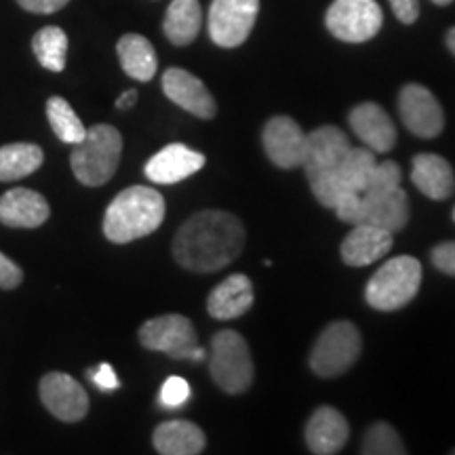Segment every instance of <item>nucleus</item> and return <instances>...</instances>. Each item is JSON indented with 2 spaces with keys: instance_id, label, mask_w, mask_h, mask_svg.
Segmentation results:
<instances>
[{
  "instance_id": "nucleus-44",
  "label": "nucleus",
  "mask_w": 455,
  "mask_h": 455,
  "mask_svg": "<svg viewBox=\"0 0 455 455\" xmlns=\"http://www.w3.org/2000/svg\"><path fill=\"white\" fill-rule=\"evenodd\" d=\"M453 453H455V451H453Z\"/></svg>"
},
{
  "instance_id": "nucleus-2",
  "label": "nucleus",
  "mask_w": 455,
  "mask_h": 455,
  "mask_svg": "<svg viewBox=\"0 0 455 455\" xmlns=\"http://www.w3.org/2000/svg\"><path fill=\"white\" fill-rule=\"evenodd\" d=\"M164 220V198L155 188L131 186L123 190L104 215L108 241L127 244L158 230Z\"/></svg>"
},
{
  "instance_id": "nucleus-24",
  "label": "nucleus",
  "mask_w": 455,
  "mask_h": 455,
  "mask_svg": "<svg viewBox=\"0 0 455 455\" xmlns=\"http://www.w3.org/2000/svg\"><path fill=\"white\" fill-rule=\"evenodd\" d=\"M116 53L127 76L140 83H148L155 78L158 68L156 51L146 36H141V34H124L116 44Z\"/></svg>"
},
{
  "instance_id": "nucleus-29",
  "label": "nucleus",
  "mask_w": 455,
  "mask_h": 455,
  "mask_svg": "<svg viewBox=\"0 0 455 455\" xmlns=\"http://www.w3.org/2000/svg\"><path fill=\"white\" fill-rule=\"evenodd\" d=\"M375 163H378L375 161V152L369 150L367 146L350 148L348 155L339 163L338 173L341 181L348 186V190L363 192L367 188L369 175H371Z\"/></svg>"
},
{
  "instance_id": "nucleus-9",
  "label": "nucleus",
  "mask_w": 455,
  "mask_h": 455,
  "mask_svg": "<svg viewBox=\"0 0 455 455\" xmlns=\"http://www.w3.org/2000/svg\"><path fill=\"white\" fill-rule=\"evenodd\" d=\"M259 13V0H213L209 36L218 47L235 49L247 41Z\"/></svg>"
},
{
  "instance_id": "nucleus-20",
  "label": "nucleus",
  "mask_w": 455,
  "mask_h": 455,
  "mask_svg": "<svg viewBox=\"0 0 455 455\" xmlns=\"http://www.w3.org/2000/svg\"><path fill=\"white\" fill-rule=\"evenodd\" d=\"M49 213L47 198L28 188H13L0 196V224L9 228H38Z\"/></svg>"
},
{
  "instance_id": "nucleus-3",
  "label": "nucleus",
  "mask_w": 455,
  "mask_h": 455,
  "mask_svg": "<svg viewBox=\"0 0 455 455\" xmlns=\"http://www.w3.org/2000/svg\"><path fill=\"white\" fill-rule=\"evenodd\" d=\"M123 155V138L112 124H93L87 135L74 144L70 164L76 180L84 186L108 184L116 173Z\"/></svg>"
},
{
  "instance_id": "nucleus-6",
  "label": "nucleus",
  "mask_w": 455,
  "mask_h": 455,
  "mask_svg": "<svg viewBox=\"0 0 455 455\" xmlns=\"http://www.w3.org/2000/svg\"><path fill=\"white\" fill-rule=\"evenodd\" d=\"M361 331L350 321H335L323 329L310 355V367L318 378H338L361 356Z\"/></svg>"
},
{
  "instance_id": "nucleus-26",
  "label": "nucleus",
  "mask_w": 455,
  "mask_h": 455,
  "mask_svg": "<svg viewBox=\"0 0 455 455\" xmlns=\"http://www.w3.org/2000/svg\"><path fill=\"white\" fill-rule=\"evenodd\" d=\"M43 150L36 144H7L0 148V181H15L28 178L34 171L41 169Z\"/></svg>"
},
{
  "instance_id": "nucleus-41",
  "label": "nucleus",
  "mask_w": 455,
  "mask_h": 455,
  "mask_svg": "<svg viewBox=\"0 0 455 455\" xmlns=\"http://www.w3.org/2000/svg\"><path fill=\"white\" fill-rule=\"evenodd\" d=\"M447 47L455 55V28H451V30L447 32Z\"/></svg>"
},
{
  "instance_id": "nucleus-19",
  "label": "nucleus",
  "mask_w": 455,
  "mask_h": 455,
  "mask_svg": "<svg viewBox=\"0 0 455 455\" xmlns=\"http://www.w3.org/2000/svg\"><path fill=\"white\" fill-rule=\"evenodd\" d=\"M350 426L335 407H318L306 426V443L316 455H333L344 449Z\"/></svg>"
},
{
  "instance_id": "nucleus-14",
  "label": "nucleus",
  "mask_w": 455,
  "mask_h": 455,
  "mask_svg": "<svg viewBox=\"0 0 455 455\" xmlns=\"http://www.w3.org/2000/svg\"><path fill=\"white\" fill-rule=\"evenodd\" d=\"M163 91L175 106L195 114L203 121H212L218 112V104H215L213 95L209 93L201 78H196L188 70H181V68H169L163 74Z\"/></svg>"
},
{
  "instance_id": "nucleus-8",
  "label": "nucleus",
  "mask_w": 455,
  "mask_h": 455,
  "mask_svg": "<svg viewBox=\"0 0 455 455\" xmlns=\"http://www.w3.org/2000/svg\"><path fill=\"white\" fill-rule=\"evenodd\" d=\"M140 341L144 348L164 352L175 361H192L198 348L196 329L190 318L181 315H163L146 321L140 327Z\"/></svg>"
},
{
  "instance_id": "nucleus-10",
  "label": "nucleus",
  "mask_w": 455,
  "mask_h": 455,
  "mask_svg": "<svg viewBox=\"0 0 455 455\" xmlns=\"http://www.w3.org/2000/svg\"><path fill=\"white\" fill-rule=\"evenodd\" d=\"M398 112H401L403 124L418 138L432 140L445 127V112H443L439 100L422 84L411 83L401 89Z\"/></svg>"
},
{
  "instance_id": "nucleus-7",
  "label": "nucleus",
  "mask_w": 455,
  "mask_h": 455,
  "mask_svg": "<svg viewBox=\"0 0 455 455\" xmlns=\"http://www.w3.org/2000/svg\"><path fill=\"white\" fill-rule=\"evenodd\" d=\"M325 24L338 41L367 43L382 30L384 13L375 0H333Z\"/></svg>"
},
{
  "instance_id": "nucleus-5",
  "label": "nucleus",
  "mask_w": 455,
  "mask_h": 455,
  "mask_svg": "<svg viewBox=\"0 0 455 455\" xmlns=\"http://www.w3.org/2000/svg\"><path fill=\"white\" fill-rule=\"evenodd\" d=\"M209 371L226 395H243L253 384V358L241 333L224 329L215 333L209 350Z\"/></svg>"
},
{
  "instance_id": "nucleus-12",
  "label": "nucleus",
  "mask_w": 455,
  "mask_h": 455,
  "mask_svg": "<svg viewBox=\"0 0 455 455\" xmlns=\"http://www.w3.org/2000/svg\"><path fill=\"white\" fill-rule=\"evenodd\" d=\"M266 155L276 167H301L306 152V133L291 116H275L266 123L261 133Z\"/></svg>"
},
{
  "instance_id": "nucleus-32",
  "label": "nucleus",
  "mask_w": 455,
  "mask_h": 455,
  "mask_svg": "<svg viewBox=\"0 0 455 455\" xmlns=\"http://www.w3.org/2000/svg\"><path fill=\"white\" fill-rule=\"evenodd\" d=\"M401 180H403V171L395 161L375 163L371 175H369L367 188L363 192L390 190V188L401 186Z\"/></svg>"
},
{
  "instance_id": "nucleus-1",
  "label": "nucleus",
  "mask_w": 455,
  "mask_h": 455,
  "mask_svg": "<svg viewBox=\"0 0 455 455\" xmlns=\"http://www.w3.org/2000/svg\"><path fill=\"white\" fill-rule=\"evenodd\" d=\"M244 249V226L236 215L209 209L186 220L173 238V258L181 268L209 275L230 266Z\"/></svg>"
},
{
  "instance_id": "nucleus-34",
  "label": "nucleus",
  "mask_w": 455,
  "mask_h": 455,
  "mask_svg": "<svg viewBox=\"0 0 455 455\" xmlns=\"http://www.w3.org/2000/svg\"><path fill=\"white\" fill-rule=\"evenodd\" d=\"M335 215L346 224H363V195L361 192H350L348 196H344L335 207Z\"/></svg>"
},
{
  "instance_id": "nucleus-15",
  "label": "nucleus",
  "mask_w": 455,
  "mask_h": 455,
  "mask_svg": "<svg viewBox=\"0 0 455 455\" xmlns=\"http://www.w3.org/2000/svg\"><path fill=\"white\" fill-rule=\"evenodd\" d=\"M350 127L356 138L375 155H386L396 146V127L382 106L375 101H365L352 108Z\"/></svg>"
},
{
  "instance_id": "nucleus-35",
  "label": "nucleus",
  "mask_w": 455,
  "mask_h": 455,
  "mask_svg": "<svg viewBox=\"0 0 455 455\" xmlns=\"http://www.w3.org/2000/svg\"><path fill=\"white\" fill-rule=\"evenodd\" d=\"M87 375H89L91 382H93L100 390H104V392H114V390L121 388V382H118L116 373H114L110 363H100L98 367L89 369Z\"/></svg>"
},
{
  "instance_id": "nucleus-11",
  "label": "nucleus",
  "mask_w": 455,
  "mask_h": 455,
  "mask_svg": "<svg viewBox=\"0 0 455 455\" xmlns=\"http://www.w3.org/2000/svg\"><path fill=\"white\" fill-rule=\"evenodd\" d=\"M38 392H41V401L47 407V411L55 415L57 419H61V422H81L89 411L87 392L68 373H47L41 379Z\"/></svg>"
},
{
  "instance_id": "nucleus-30",
  "label": "nucleus",
  "mask_w": 455,
  "mask_h": 455,
  "mask_svg": "<svg viewBox=\"0 0 455 455\" xmlns=\"http://www.w3.org/2000/svg\"><path fill=\"white\" fill-rule=\"evenodd\" d=\"M363 453L365 455H405L407 449L403 445L398 432L390 424L378 422L367 430L363 441Z\"/></svg>"
},
{
  "instance_id": "nucleus-13",
  "label": "nucleus",
  "mask_w": 455,
  "mask_h": 455,
  "mask_svg": "<svg viewBox=\"0 0 455 455\" xmlns=\"http://www.w3.org/2000/svg\"><path fill=\"white\" fill-rule=\"evenodd\" d=\"M350 148L348 135L339 127H333V124L318 127L306 135V152L301 167H304L308 180L327 173V171H335L344 161V156L348 155Z\"/></svg>"
},
{
  "instance_id": "nucleus-18",
  "label": "nucleus",
  "mask_w": 455,
  "mask_h": 455,
  "mask_svg": "<svg viewBox=\"0 0 455 455\" xmlns=\"http://www.w3.org/2000/svg\"><path fill=\"white\" fill-rule=\"evenodd\" d=\"M392 244H395V235H390L388 230L371 224H356L341 243L339 253L346 264L361 268L388 255Z\"/></svg>"
},
{
  "instance_id": "nucleus-38",
  "label": "nucleus",
  "mask_w": 455,
  "mask_h": 455,
  "mask_svg": "<svg viewBox=\"0 0 455 455\" xmlns=\"http://www.w3.org/2000/svg\"><path fill=\"white\" fill-rule=\"evenodd\" d=\"M68 3H70V0H17V4H20L21 9L38 15L57 13V11L64 9Z\"/></svg>"
},
{
  "instance_id": "nucleus-39",
  "label": "nucleus",
  "mask_w": 455,
  "mask_h": 455,
  "mask_svg": "<svg viewBox=\"0 0 455 455\" xmlns=\"http://www.w3.org/2000/svg\"><path fill=\"white\" fill-rule=\"evenodd\" d=\"M390 7L403 24H415L419 17V0H390Z\"/></svg>"
},
{
  "instance_id": "nucleus-21",
  "label": "nucleus",
  "mask_w": 455,
  "mask_h": 455,
  "mask_svg": "<svg viewBox=\"0 0 455 455\" xmlns=\"http://www.w3.org/2000/svg\"><path fill=\"white\" fill-rule=\"evenodd\" d=\"M253 284L249 276L230 275L213 289L207 299V312L218 321H232L247 315L253 306Z\"/></svg>"
},
{
  "instance_id": "nucleus-17",
  "label": "nucleus",
  "mask_w": 455,
  "mask_h": 455,
  "mask_svg": "<svg viewBox=\"0 0 455 455\" xmlns=\"http://www.w3.org/2000/svg\"><path fill=\"white\" fill-rule=\"evenodd\" d=\"M204 158L201 152L192 150L184 144H169L161 152H156L146 163V178L155 184H178V181L190 178L196 171L204 167Z\"/></svg>"
},
{
  "instance_id": "nucleus-4",
  "label": "nucleus",
  "mask_w": 455,
  "mask_h": 455,
  "mask_svg": "<svg viewBox=\"0 0 455 455\" xmlns=\"http://www.w3.org/2000/svg\"><path fill=\"white\" fill-rule=\"evenodd\" d=\"M422 284V264L411 255H398L386 261L369 278L365 298L373 310L395 312L411 304Z\"/></svg>"
},
{
  "instance_id": "nucleus-33",
  "label": "nucleus",
  "mask_w": 455,
  "mask_h": 455,
  "mask_svg": "<svg viewBox=\"0 0 455 455\" xmlns=\"http://www.w3.org/2000/svg\"><path fill=\"white\" fill-rule=\"evenodd\" d=\"M192 396L190 384L186 382L184 378H178V375H171V378L164 379L161 395H158V403L164 409H180L184 407Z\"/></svg>"
},
{
  "instance_id": "nucleus-43",
  "label": "nucleus",
  "mask_w": 455,
  "mask_h": 455,
  "mask_svg": "<svg viewBox=\"0 0 455 455\" xmlns=\"http://www.w3.org/2000/svg\"><path fill=\"white\" fill-rule=\"evenodd\" d=\"M453 220H455V209H453Z\"/></svg>"
},
{
  "instance_id": "nucleus-25",
  "label": "nucleus",
  "mask_w": 455,
  "mask_h": 455,
  "mask_svg": "<svg viewBox=\"0 0 455 455\" xmlns=\"http://www.w3.org/2000/svg\"><path fill=\"white\" fill-rule=\"evenodd\" d=\"M203 26V9L198 0H173L164 15L163 30L175 47L195 43Z\"/></svg>"
},
{
  "instance_id": "nucleus-36",
  "label": "nucleus",
  "mask_w": 455,
  "mask_h": 455,
  "mask_svg": "<svg viewBox=\"0 0 455 455\" xmlns=\"http://www.w3.org/2000/svg\"><path fill=\"white\" fill-rule=\"evenodd\" d=\"M430 258L432 264H435L441 272H445L449 276H455V241L436 244V247L432 249Z\"/></svg>"
},
{
  "instance_id": "nucleus-27",
  "label": "nucleus",
  "mask_w": 455,
  "mask_h": 455,
  "mask_svg": "<svg viewBox=\"0 0 455 455\" xmlns=\"http://www.w3.org/2000/svg\"><path fill=\"white\" fill-rule=\"evenodd\" d=\"M32 51L38 64L51 72H64L68 57V36L61 28L47 26L32 38Z\"/></svg>"
},
{
  "instance_id": "nucleus-37",
  "label": "nucleus",
  "mask_w": 455,
  "mask_h": 455,
  "mask_svg": "<svg viewBox=\"0 0 455 455\" xmlns=\"http://www.w3.org/2000/svg\"><path fill=\"white\" fill-rule=\"evenodd\" d=\"M21 281H24V272L20 266L4 253H0V289H17Z\"/></svg>"
},
{
  "instance_id": "nucleus-28",
  "label": "nucleus",
  "mask_w": 455,
  "mask_h": 455,
  "mask_svg": "<svg viewBox=\"0 0 455 455\" xmlns=\"http://www.w3.org/2000/svg\"><path fill=\"white\" fill-rule=\"evenodd\" d=\"M47 118L51 129L55 131V135L64 144H78L84 135H87V129L78 114L74 112V108L68 104L64 98H49L47 101Z\"/></svg>"
},
{
  "instance_id": "nucleus-40",
  "label": "nucleus",
  "mask_w": 455,
  "mask_h": 455,
  "mask_svg": "<svg viewBox=\"0 0 455 455\" xmlns=\"http://www.w3.org/2000/svg\"><path fill=\"white\" fill-rule=\"evenodd\" d=\"M135 101H138V91L129 89V91H124L121 98L116 100V108H118V110H129L131 106H135Z\"/></svg>"
},
{
  "instance_id": "nucleus-42",
  "label": "nucleus",
  "mask_w": 455,
  "mask_h": 455,
  "mask_svg": "<svg viewBox=\"0 0 455 455\" xmlns=\"http://www.w3.org/2000/svg\"><path fill=\"white\" fill-rule=\"evenodd\" d=\"M435 4H439V7H447V4H451L453 0H432Z\"/></svg>"
},
{
  "instance_id": "nucleus-22",
  "label": "nucleus",
  "mask_w": 455,
  "mask_h": 455,
  "mask_svg": "<svg viewBox=\"0 0 455 455\" xmlns=\"http://www.w3.org/2000/svg\"><path fill=\"white\" fill-rule=\"evenodd\" d=\"M411 180L415 188L432 201H445L455 190L451 164L439 155H418L413 158Z\"/></svg>"
},
{
  "instance_id": "nucleus-16",
  "label": "nucleus",
  "mask_w": 455,
  "mask_h": 455,
  "mask_svg": "<svg viewBox=\"0 0 455 455\" xmlns=\"http://www.w3.org/2000/svg\"><path fill=\"white\" fill-rule=\"evenodd\" d=\"M363 195V224H371L396 235L409 221V196L401 186Z\"/></svg>"
},
{
  "instance_id": "nucleus-31",
  "label": "nucleus",
  "mask_w": 455,
  "mask_h": 455,
  "mask_svg": "<svg viewBox=\"0 0 455 455\" xmlns=\"http://www.w3.org/2000/svg\"><path fill=\"white\" fill-rule=\"evenodd\" d=\"M310 188L312 192H315L316 201L321 203L323 207H329V209L338 207L341 198L348 196L352 192L348 190V186L341 181L338 169L327 171V173L316 175V178H310Z\"/></svg>"
},
{
  "instance_id": "nucleus-23",
  "label": "nucleus",
  "mask_w": 455,
  "mask_h": 455,
  "mask_svg": "<svg viewBox=\"0 0 455 455\" xmlns=\"http://www.w3.org/2000/svg\"><path fill=\"white\" fill-rule=\"evenodd\" d=\"M152 443L163 455H196L207 445V439L196 424L186 419H171L158 426Z\"/></svg>"
}]
</instances>
